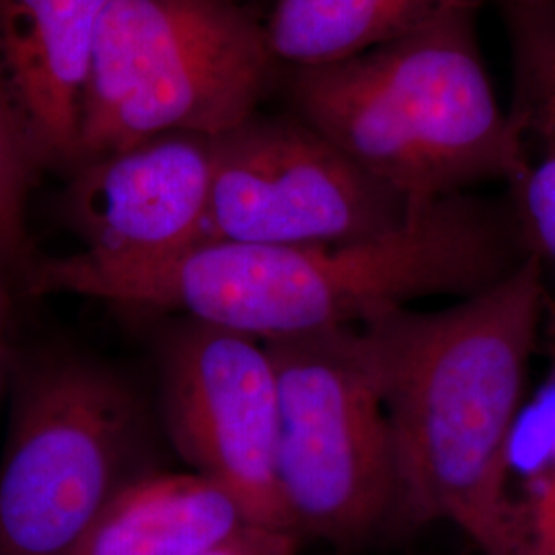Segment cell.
Masks as SVG:
<instances>
[{
  "mask_svg": "<svg viewBox=\"0 0 555 555\" xmlns=\"http://www.w3.org/2000/svg\"><path fill=\"white\" fill-rule=\"evenodd\" d=\"M300 537L293 531L243 525L217 547L202 555H297Z\"/></svg>",
  "mask_w": 555,
  "mask_h": 555,
  "instance_id": "cell-15",
  "label": "cell"
},
{
  "mask_svg": "<svg viewBox=\"0 0 555 555\" xmlns=\"http://www.w3.org/2000/svg\"><path fill=\"white\" fill-rule=\"evenodd\" d=\"M449 0H274L263 23L280 68L352 59L412 31Z\"/></svg>",
  "mask_w": 555,
  "mask_h": 555,
  "instance_id": "cell-13",
  "label": "cell"
},
{
  "mask_svg": "<svg viewBox=\"0 0 555 555\" xmlns=\"http://www.w3.org/2000/svg\"><path fill=\"white\" fill-rule=\"evenodd\" d=\"M109 0H0V64L40 167L79 165L82 103Z\"/></svg>",
  "mask_w": 555,
  "mask_h": 555,
  "instance_id": "cell-10",
  "label": "cell"
},
{
  "mask_svg": "<svg viewBox=\"0 0 555 555\" xmlns=\"http://www.w3.org/2000/svg\"><path fill=\"white\" fill-rule=\"evenodd\" d=\"M212 181V139L165 134L80 165L68 212L87 249L160 258L202 241Z\"/></svg>",
  "mask_w": 555,
  "mask_h": 555,
  "instance_id": "cell-9",
  "label": "cell"
},
{
  "mask_svg": "<svg viewBox=\"0 0 555 555\" xmlns=\"http://www.w3.org/2000/svg\"><path fill=\"white\" fill-rule=\"evenodd\" d=\"M38 160L0 64V268L13 274L25 266V196Z\"/></svg>",
  "mask_w": 555,
  "mask_h": 555,
  "instance_id": "cell-14",
  "label": "cell"
},
{
  "mask_svg": "<svg viewBox=\"0 0 555 555\" xmlns=\"http://www.w3.org/2000/svg\"><path fill=\"white\" fill-rule=\"evenodd\" d=\"M266 346L276 373L278 483L295 531L357 545L397 513L389 417L358 330Z\"/></svg>",
  "mask_w": 555,
  "mask_h": 555,
  "instance_id": "cell-6",
  "label": "cell"
},
{
  "mask_svg": "<svg viewBox=\"0 0 555 555\" xmlns=\"http://www.w3.org/2000/svg\"><path fill=\"white\" fill-rule=\"evenodd\" d=\"M9 315H11V293H9V272L0 268V385L4 377L9 350H7V332H9Z\"/></svg>",
  "mask_w": 555,
  "mask_h": 555,
  "instance_id": "cell-16",
  "label": "cell"
},
{
  "mask_svg": "<svg viewBox=\"0 0 555 555\" xmlns=\"http://www.w3.org/2000/svg\"><path fill=\"white\" fill-rule=\"evenodd\" d=\"M0 467V555H77L105 506L144 476L132 383L70 350L17 364Z\"/></svg>",
  "mask_w": 555,
  "mask_h": 555,
  "instance_id": "cell-5",
  "label": "cell"
},
{
  "mask_svg": "<svg viewBox=\"0 0 555 555\" xmlns=\"http://www.w3.org/2000/svg\"><path fill=\"white\" fill-rule=\"evenodd\" d=\"M160 397L185 463L237 504L247 525L295 531L276 474V373L266 341L190 319L165 341Z\"/></svg>",
  "mask_w": 555,
  "mask_h": 555,
  "instance_id": "cell-8",
  "label": "cell"
},
{
  "mask_svg": "<svg viewBox=\"0 0 555 555\" xmlns=\"http://www.w3.org/2000/svg\"><path fill=\"white\" fill-rule=\"evenodd\" d=\"M243 525L210 479L146 472L105 506L77 555H202Z\"/></svg>",
  "mask_w": 555,
  "mask_h": 555,
  "instance_id": "cell-12",
  "label": "cell"
},
{
  "mask_svg": "<svg viewBox=\"0 0 555 555\" xmlns=\"http://www.w3.org/2000/svg\"><path fill=\"white\" fill-rule=\"evenodd\" d=\"M547 465H555V428L550 435V442H547Z\"/></svg>",
  "mask_w": 555,
  "mask_h": 555,
  "instance_id": "cell-17",
  "label": "cell"
},
{
  "mask_svg": "<svg viewBox=\"0 0 555 555\" xmlns=\"http://www.w3.org/2000/svg\"><path fill=\"white\" fill-rule=\"evenodd\" d=\"M410 204L295 114L254 116L212 139L202 241L318 245L377 235Z\"/></svg>",
  "mask_w": 555,
  "mask_h": 555,
  "instance_id": "cell-7",
  "label": "cell"
},
{
  "mask_svg": "<svg viewBox=\"0 0 555 555\" xmlns=\"http://www.w3.org/2000/svg\"><path fill=\"white\" fill-rule=\"evenodd\" d=\"M529 258L511 202L456 194L369 237L318 245L199 241L160 258L80 251L31 266L36 297L179 311L261 341L360 327L426 297H472Z\"/></svg>",
  "mask_w": 555,
  "mask_h": 555,
  "instance_id": "cell-1",
  "label": "cell"
},
{
  "mask_svg": "<svg viewBox=\"0 0 555 555\" xmlns=\"http://www.w3.org/2000/svg\"><path fill=\"white\" fill-rule=\"evenodd\" d=\"M511 46L508 202L527 256L555 263V0H498Z\"/></svg>",
  "mask_w": 555,
  "mask_h": 555,
  "instance_id": "cell-11",
  "label": "cell"
},
{
  "mask_svg": "<svg viewBox=\"0 0 555 555\" xmlns=\"http://www.w3.org/2000/svg\"><path fill=\"white\" fill-rule=\"evenodd\" d=\"M479 0H449L352 59L280 68L293 114L410 208L508 181L513 157L477 34Z\"/></svg>",
  "mask_w": 555,
  "mask_h": 555,
  "instance_id": "cell-3",
  "label": "cell"
},
{
  "mask_svg": "<svg viewBox=\"0 0 555 555\" xmlns=\"http://www.w3.org/2000/svg\"><path fill=\"white\" fill-rule=\"evenodd\" d=\"M545 305V266L529 256L447 309L357 327L389 417L397 511L455 525L481 555H508L518 537L508 472Z\"/></svg>",
  "mask_w": 555,
  "mask_h": 555,
  "instance_id": "cell-2",
  "label": "cell"
},
{
  "mask_svg": "<svg viewBox=\"0 0 555 555\" xmlns=\"http://www.w3.org/2000/svg\"><path fill=\"white\" fill-rule=\"evenodd\" d=\"M280 80L238 0H109L82 103L80 165L165 134L215 139Z\"/></svg>",
  "mask_w": 555,
  "mask_h": 555,
  "instance_id": "cell-4",
  "label": "cell"
}]
</instances>
